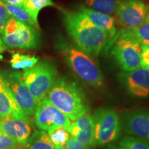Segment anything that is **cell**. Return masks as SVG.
I'll list each match as a JSON object with an SVG mask.
<instances>
[{"mask_svg":"<svg viewBox=\"0 0 149 149\" xmlns=\"http://www.w3.org/2000/svg\"><path fill=\"white\" fill-rule=\"evenodd\" d=\"M106 49L110 50L122 71H130L140 67L141 46L129 30L122 29L117 32L108 43Z\"/></svg>","mask_w":149,"mask_h":149,"instance_id":"cell-4","label":"cell"},{"mask_svg":"<svg viewBox=\"0 0 149 149\" xmlns=\"http://www.w3.org/2000/svg\"><path fill=\"white\" fill-rule=\"evenodd\" d=\"M22 147H19V148H14V149H22Z\"/></svg>","mask_w":149,"mask_h":149,"instance_id":"cell-32","label":"cell"},{"mask_svg":"<svg viewBox=\"0 0 149 149\" xmlns=\"http://www.w3.org/2000/svg\"><path fill=\"white\" fill-rule=\"evenodd\" d=\"M120 120L125 133L149 143V110L127 111L122 115Z\"/></svg>","mask_w":149,"mask_h":149,"instance_id":"cell-12","label":"cell"},{"mask_svg":"<svg viewBox=\"0 0 149 149\" xmlns=\"http://www.w3.org/2000/svg\"><path fill=\"white\" fill-rule=\"evenodd\" d=\"M10 17V15L8 14L4 7L0 4V34L3 32L6 24Z\"/></svg>","mask_w":149,"mask_h":149,"instance_id":"cell-28","label":"cell"},{"mask_svg":"<svg viewBox=\"0 0 149 149\" xmlns=\"http://www.w3.org/2000/svg\"><path fill=\"white\" fill-rule=\"evenodd\" d=\"M148 13V7L140 0H120L115 15L123 29L129 30L142 24Z\"/></svg>","mask_w":149,"mask_h":149,"instance_id":"cell-10","label":"cell"},{"mask_svg":"<svg viewBox=\"0 0 149 149\" xmlns=\"http://www.w3.org/2000/svg\"><path fill=\"white\" fill-rule=\"evenodd\" d=\"M55 47L72 71L84 82L96 88L103 86V74L93 57L62 36L57 37Z\"/></svg>","mask_w":149,"mask_h":149,"instance_id":"cell-3","label":"cell"},{"mask_svg":"<svg viewBox=\"0 0 149 149\" xmlns=\"http://www.w3.org/2000/svg\"><path fill=\"white\" fill-rule=\"evenodd\" d=\"M48 6L58 8L53 0H24L22 7L32 17L36 22H38V15L40 10Z\"/></svg>","mask_w":149,"mask_h":149,"instance_id":"cell-20","label":"cell"},{"mask_svg":"<svg viewBox=\"0 0 149 149\" xmlns=\"http://www.w3.org/2000/svg\"><path fill=\"white\" fill-rule=\"evenodd\" d=\"M33 115L35 125L47 133L59 127L68 131L71 125V121L46 97L37 104Z\"/></svg>","mask_w":149,"mask_h":149,"instance_id":"cell-8","label":"cell"},{"mask_svg":"<svg viewBox=\"0 0 149 149\" xmlns=\"http://www.w3.org/2000/svg\"><path fill=\"white\" fill-rule=\"evenodd\" d=\"M46 97L71 122L90 111L82 89L75 81L66 77L56 78Z\"/></svg>","mask_w":149,"mask_h":149,"instance_id":"cell-2","label":"cell"},{"mask_svg":"<svg viewBox=\"0 0 149 149\" xmlns=\"http://www.w3.org/2000/svg\"><path fill=\"white\" fill-rule=\"evenodd\" d=\"M38 61V58H37L35 56L23 55L19 53H17L13 55L10 63L14 70H26L32 68Z\"/></svg>","mask_w":149,"mask_h":149,"instance_id":"cell-21","label":"cell"},{"mask_svg":"<svg viewBox=\"0 0 149 149\" xmlns=\"http://www.w3.org/2000/svg\"><path fill=\"white\" fill-rule=\"evenodd\" d=\"M4 47H5V46H4V44H3L2 39H1V37L0 36V53L3 51V49L4 48Z\"/></svg>","mask_w":149,"mask_h":149,"instance_id":"cell-31","label":"cell"},{"mask_svg":"<svg viewBox=\"0 0 149 149\" xmlns=\"http://www.w3.org/2000/svg\"><path fill=\"white\" fill-rule=\"evenodd\" d=\"M79 10L83 12L97 27L108 33L110 40H111L117 34V31L115 26V19L113 17H111L109 15L97 12L92 9L88 8L84 5L80 6Z\"/></svg>","mask_w":149,"mask_h":149,"instance_id":"cell-16","label":"cell"},{"mask_svg":"<svg viewBox=\"0 0 149 149\" xmlns=\"http://www.w3.org/2000/svg\"><path fill=\"white\" fill-rule=\"evenodd\" d=\"M1 35L6 47L35 49L40 45L38 30L12 17L8 19Z\"/></svg>","mask_w":149,"mask_h":149,"instance_id":"cell-6","label":"cell"},{"mask_svg":"<svg viewBox=\"0 0 149 149\" xmlns=\"http://www.w3.org/2000/svg\"><path fill=\"white\" fill-rule=\"evenodd\" d=\"M6 84L17 104L29 117L34 115L37 103L22 79V72L17 70L1 71Z\"/></svg>","mask_w":149,"mask_h":149,"instance_id":"cell-9","label":"cell"},{"mask_svg":"<svg viewBox=\"0 0 149 149\" xmlns=\"http://www.w3.org/2000/svg\"><path fill=\"white\" fill-rule=\"evenodd\" d=\"M27 149H66L56 146L51 141L47 132L36 130L33 132L26 147Z\"/></svg>","mask_w":149,"mask_h":149,"instance_id":"cell-17","label":"cell"},{"mask_svg":"<svg viewBox=\"0 0 149 149\" xmlns=\"http://www.w3.org/2000/svg\"><path fill=\"white\" fill-rule=\"evenodd\" d=\"M140 66L149 70V46H141Z\"/></svg>","mask_w":149,"mask_h":149,"instance_id":"cell-26","label":"cell"},{"mask_svg":"<svg viewBox=\"0 0 149 149\" xmlns=\"http://www.w3.org/2000/svg\"><path fill=\"white\" fill-rule=\"evenodd\" d=\"M107 149H123V148H121V147L119 146H117V145H115V144H110L109 146H108V148H107Z\"/></svg>","mask_w":149,"mask_h":149,"instance_id":"cell-30","label":"cell"},{"mask_svg":"<svg viewBox=\"0 0 149 149\" xmlns=\"http://www.w3.org/2000/svg\"><path fill=\"white\" fill-rule=\"evenodd\" d=\"M62 12L65 29L78 48L93 57L106 49L110 41L108 33L97 27L81 11Z\"/></svg>","mask_w":149,"mask_h":149,"instance_id":"cell-1","label":"cell"},{"mask_svg":"<svg viewBox=\"0 0 149 149\" xmlns=\"http://www.w3.org/2000/svg\"><path fill=\"white\" fill-rule=\"evenodd\" d=\"M55 63L48 58L39 60L35 66L24 70L22 79L37 104L47 95L57 78Z\"/></svg>","mask_w":149,"mask_h":149,"instance_id":"cell-5","label":"cell"},{"mask_svg":"<svg viewBox=\"0 0 149 149\" xmlns=\"http://www.w3.org/2000/svg\"><path fill=\"white\" fill-rule=\"evenodd\" d=\"M119 2L120 0H84V6L97 12L111 15L115 14Z\"/></svg>","mask_w":149,"mask_h":149,"instance_id":"cell-19","label":"cell"},{"mask_svg":"<svg viewBox=\"0 0 149 149\" xmlns=\"http://www.w3.org/2000/svg\"><path fill=\"white\" fill-rule=\"evenodd\" d=\"M22 147L15 139L0 130V149H14Z\"/></svg>","mask_w":149,"mask_h":149,"instance_id":"cell-25","label":"cell"},{"mask_svg":"<svg viewBox=\"0 0 149 149\" xmlns=\"http://www.w3.org/2000/svg\"><path fill=\"white\" fill-rule=\"evenodd\" d=\"M119 146L123 149H149V143L137 137L126 135L120 139Z\"/></svg>","mask_w":149,"mask_h":149,"instance_id":"cell-23","label":"cell"},{"mask_svg":"<svg viewBox=\"0 0 149 149\" xmlns=\"http://www.w3.org/2000/svg\"><path fill=\"white\" fill-rule=\"evenodd\" d=\"M134 38L141 46H149V20H146L138 26L129 29Z\"/></svg>","mask_w":149,"mask_h":149,"instance_id":"cell-22","label":"cell"},{"mask_svg":"<svg viewBox=\"0 0 149 149\" xmlns=\"http://www.w3.org/2000/svg\"><path fill=\"white\" fill-rule=\"evenodd\" d=\"M95 146L111 144L119 139L121 133V120L112 108H99L93 112Z\"/></svg>","mask_w":149,"mask_h":149,"instance_id":"cell-7","label":"cell"},{"mask_svg":"<svg viewBox=\"0 0 149 149\" xmlns=\"http://www.w3.org/2000/svg\"><path fill=\"white\" fill-rule=\"evenodd\" d=\"M1 1H2L5 3H9V4L18 6L22 7L24 0H1Z\"/></svg>","mask_w":149,"mask_h":149,"instance_id":"cell-29","label":"cell"},{"mask_svg":"<svg viewBox=\"0 0 149 149\" xmlns=\"http://www.w3.org/2000/svg\"><path fill=\"white\" fill-rule=\"evenodd\" d=\"M48 135L54 144L63 148H66L67 142L70 137L69 132L62 127L57 128L48 132Z\"/></svg>","mask_w":149,"mask_h":149,"instance_id":"cell-24","label":"cell"},{"mask_svg":"<svg viewBox=\"0 0 149 149\" xmlns=\"http://www.w3.org/2000/svg\"><path fill=\"white\" fill-rule=\"evenodd\" d=\"M117 79L122 88L130 96L135 98L149 97V70L139 67L130 71H122Z\"/></svg>","mask_w":149,"mask_h":149,"instance_id":"cell-11","label":"cell"},{"mask_svg":"<svg viewBox=\"0 0 149 149\" xmlns=\"http://www.w3.org/2000/svg\"><path fill=\"white\" fill-rule=\"evenodd\" d=\"M70 135L78 141L89 148L95 147L94 124L92 115L86 113L71 122L69 128Z\"/></svg>","mask_w":149,"mask_h":149,"instance_id":"cell-15","label":"cell"},{"mask_svg":"<svg viewBox=\"0 0 149 149\" xmlns=\"http://www.w3.org/2000/svg\"><path fill=\"white\" fill-rule=\"evenodd\" d=\"M0 4L4 7L10 17L19 20V21L29 24L30 26L35 28L38 31L40 30L38 22H35L32 18V17L22 7L18 6L9 4V3L3 2V1H1V0H0Z\"/></svg>","mask_w":149,"mask_h":149,"instance_id":"cell-18","label":"cell"},{"mask_svg":"<svg viewBox=\"0 0 149 149\" xmlns=\"http://www.w3.org/2000/svg\"><path fill=\"white\" fill-rule=\"evenodd\" d=\"M66 149H90V148L81 144L77 139H75L70 136V139H68V142L66 144Z\"/></svg>","mask_w":149,"mask_h":149,"instance_id":"cell-27","label":"cell"},{"mask_svg":"<svg viewBox=\"0 0 149 149\" xmlns=\"http://www.w3.org/2000/svg\"><path fill=\"white\" fill-rule=\"evenodd\" d=\"M0 130L17 141L26 148L32 135V127L30 120L8 118L0 120Z\"/></svg>","mask_w":149,"mask_h":149,"instance_id":"cell-13","label":"cell"},{"mask_svg":"<svg viewBox=\"0 0 149 149\" xmlns=\"http://www.w3.org/2000/svg\"><path fill=\"white\" fill-rule=\"evenodd\" d=\"M8 118L30 120L14 100L0 70V120Z\"/></svg>","mask_w":149,"mask_h":149,"instance_id":"cell-14","label":"cell"}]
</instances>
